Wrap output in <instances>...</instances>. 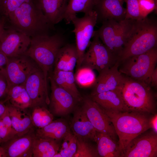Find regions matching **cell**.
Returning <instances> with one entry per match:
<instances>
[{"mask_svg": "<svg viewBox=\"0 0 157 157\" xmlns=\"http://www.w3.org/2000/svg\"><path fill=\"white\" fill-rule=\"evenodd\" d=\"M8 28L20 32L31 38L50 35L54 26L49 22L35 0H28L10 13L6 17Z\"/></svg>", "mask_w": 157, "mask_h": 157, "instance_id": "6da1fadb", "label": "cell"}, {"mask_svg": "<svg viewBox=\"0 0 157 157\" xmlns=\"http://www.w3.org/2000/svg\"><path fill=\"white\" fill-rule=\"evenodd\" d=\"M102 109L109 117L119 138L118 144L121 153L133 139L151 128L150 117L148 114L132 111H111Z\"/></svg>", "mask_w": 157, "mask_h": 157, "instance_id": "7a4b0ae2", "label": "cell"}, {"mask_svg": "<svg viewBox=\"0 0 157 157\" xmlns=\"http://www.w3.org/2000/svg\"><path fill=\"white\" fill-rule=\"evenodd\" d=\"M157 47V21L146 17L137 20L134 29L117 58L119 63Z\"/></svg>", "mask_w": 157, "mask_h": 157, "instance_id": "3957f363", "label": "cell"}, {"mask_svg": "<svg viewBox=\"0 0 157 157\" xmlns=\"http://www.w3.org/2000/svg\"><path fill=\"white\" fill-rule=\"evenodd\" d=\"M66 43L65 36L60 32L34 37L31 38L30 45L24 54L37 63L47 81L58 51Z\"/></svg>", "mask_w": 157, "mask_h": 157, "instance_id": "277c9868", "label": "cell"}, {"mask_svg": "<svg viewBox=\"0 0 157 157\" xmlns=\"http://www.w3.org/2000/svg\"><path fill=\"white\" fill-rule=\"evenodd\" d=\"M126 106L131 111L147 114L154 113L155 97L151 86L147 83L125 76L121 91Z\"/></svg>", "mask_w": 157, "mask_h": 157, "instance_id": "5b68a950", "label": "cell"}, {"mask_svg": "<svg viewBox=\"0 0 157 157\" xmlns=\"http://www.w3.org/2000/svg\"><path fill=\"white\" fill-rule=\"evenodd\" d=\"M137 20L125 19L118 22L107 20L102 22L101 27L94 33L117 58L132 33Z\"/></svg>", "mask_w": 157, "mask_h": 157, "instance_id": "8992f818", "label": "cell"}, {"mask_svg": "<svg viewBox=\"0 0 157 157\" xmlns=\"http://www.w3.org/2000/svg\"><path fill=\"white\" fill-rule=\"evenodd\" d=\"M157 62V47L129 58L120 63L119 72L131 78L150 85L151 75Z\"/></svg>", "mask_w": 157, "mask_h": 157, "instance_id": "52a82bcc", "label": "cell"}, {"mask_svg": "<svg viewBox=\"0 0 157 157\" xmlns=\"http://www.w3.org/2000/svg\"><path fill=\"white\" fill-rule=\"evenodd\" d=\"M92 38L93 40L85 53L80 67H88L99 73L113 66L117 58L94 33Z\"/></svg>", "mask_w": 157, "mask_h": 157, "instance_id": "ba28073f", "label": "cell"}, {"mask_svg": "<svg viewBox=\"0 0 157 157\" xmlns=\"http://www.w3.org/2000/svg\"><path fill=\"white\" fill-rule=\"evenodd\" d=\"M84 14L83 17L80 18L74 16L71 21L74 26L72 32L75 35L78 53L76 70L81 66L85 50L90 43L94 26L97 23V15L94 10Z\"/></svg>", "mask_w": 157, "mask_h": 157, "instance_id": "9c48e42d", "label": "cell"}, {"mask_svg": "<svg viewBox=\"0 0 157 157\" xmlns=\"http://www.w3.org/2000/svg\"><path fill=\"white\" fill-rule=\"evenodd\" d=\"M28 56L24 54L9 58L5 68L8 88L24 85L29 76L40 68Z\"/></svg>", "mask_w": 157, "mask_h": 157, "instance_id": "30bf717a", "label": "cell"}, {"mask_svg": "<svg viewBox=\"0 0 157 157\" xmlns=\"http://www.w3.org/2000/svg\"><path fill=\"white\" fill-rule=\"evenodd\" d=\"M81 101V107L97 132L107 134L116 140L117 135L113 126L102 108L90 97Z\"/></svg>", "mask_w": 157, "mask_h": 157, "instance_id": "8fae6325", "label": "cell"}, {"mask_svg": "<svg viewBox=\"0 0 157 157\" xmlns=\"http://www.w3.org/2000/svg\"><path fill=\"white\" fill-rule=\"evenodd\" d=\"M146 131L133 139L121 152L120 157H157V134L153 131Z\"/></svg>", "mask_w": 157, "mask_h": 157, "instance_id": "7c38bea8", "label": "cell"}, {"mask_svg": "<svg viewBox=\"0 0 157 157\" xmlns=\"http://www.w3.org/2000/svg\"><path fill=\"white\" fill-rule=\"evenodd\" d=\"M31 41V38L20 32L5 28L0 37V51L9 58L24 55Z\"/></svg>", "mask_w": 157, "mask_h": 157, "instance_id": "4fadbf2b", "label": "cell"}, {"mask_svg": "<svg viewBox=\"0 0 157 157\" xmlns=\"http://www.w3.org/2000/svg\"><path fill=\"white\" fill-rule=\"evenodd\" d=\"M47 81L39 68L31 74L24 84L30 98L31 108L37 106L47 107L50 103Z\"/></svg>", "mask_w": 157, "mask_h": 157, "instance_id": "5bb4252c", "label": "cell"}, {"mask_svg": "<svg viewBox=\"0 0 157 157\" xmlns=\"http://www.w3.org/2000/svg\"><path fill=\"white\" fill-rule=\"evenodd\" d=\"M50 82L51 93L50 98V110L53 115H67L74 109L78 102L70 93L58 86L51 76Z\"/></svg>", "mask_w": 157, "mask_h": 157, "instance_id": "9a60e30c", "label": "cell"}, {"mask_svg": "<svg viewBox=\"0 0 157 157\" xmlns=\"http://www.w3.org/2000/svg\"><path fill=\"white\" fill-rule=\"evenodd\" d=\"M119 64L117 61L112 67L99 73L90 95L109 91H121L125 76L119 70Z\"/></svg>", "mask_w": 157, "mask_h": 157, "instance_id": "2e32d148", "label": "cell"}, {"mask_svg": "<svg viewBox=\"0 0 157 157\" xmlns=\"http://www.w3.org/2000/svg\"><path fill=\"white\" fill-rule=\"evenodd\" d=\"M36 137L33 129L21 136H17L1 145L6 157H33V148Z\"/></svg>", "mask_w": 157, "mask_h": 157, "instance_id": "e0dca14e", "label": "cell"}, {"mask_svg": "<svg viewBox=\"0 0 157 157\" xmlns=\"http://www.w3.org/2000/svg\"><path fill=\"white\" fill-rule=\"evenodd\" d=\"M124 2V0H96L93 10L97 14V22L108 20L119 22L125 19Z\"/></svg>", "mask_w": 157, "mask_h": 157, "instance_id": "ac0fdd59", "label": "cell"}, {"mask_svg": "<svg viewBox=\"0 0 157 157\" xmlns=\"http://www.w3.org/2000/svg\"><path fill=\"white\" fill-rule=\"evenodd\" d=\"M71 124L76 136L96 142L97 132L81 107L75 108Z\"/></svg>", "mask_w": 157, "mask_h": 157, "instance_id": "d6986e66", "label": "cell"}, {"mask_svg": "<svg viewBox=\"0 0 157 157\" xmlns=\"http://www.w3.org/2000/svg\"><path fill=\"white\" fill-rule=\"evenodd\" d=\"M90 97L105 110L119 112L131 111L124 102L121 91H109L90 95Z\"/></svg>", "mask_w": 157, "mask_h": 157, "instance_id": "ffe728a7", "label": "cell"}, {"mask_svg": "<svg viewBox=\"0 0 157 157\" xmlns=\"http://www.w3.org/2000/svg\"><path fill=\"white\" fill-rule=\"evenodd\" d=\"M47 19L52 25L64 19L68 0H35Z\"/></svg>", "mask_w": 157, "mask_h": 157, "instance_id": "44dd1931", "label": "cell"}, {"mask_svg": "<svg viewBox=\"0 0 157 157\" xmlns=\"http://www.w3.org/2000/svg\"><path fill=\"white\" fill-rule=\"evenodd\" d=\"M77 60L78 53L76 44L66 43L57 53L54 70L73 72Z\"/></svg>", "mask_w": 157, "mask_h": 157, "instance_id": "7402d4cb", "label": "cell"}, {"mask_svg": "<svg viewBox=\"0 0 157 157\" xmlns=\"http://www.w3.org/2000/svg\"><path fill=\"white\" fill-rule=\"evenodd\" d=\"M8 112L13 126L17 136L25 134L33 129L31 115L23 109L7 105Z\"/></svg>", "mask_w": 157, "mask_h": 157, "instance_id": "603a6c76", "label": "cell"}, {"mask_svg": "<svg viewBox=\"0 0 157 157\" xmlns=\"http://www.w3.org/2000/svg\"><path fill=\"white\" fill-rule=\"evenodd\" d=\"M70 131L66 122L57 120L53 121L43 127L37 128L35 134L37 137L59 142Z\"/></svg>", "mask_w": 157, "mask_h": 157, "instance_id": "cb8c5ba5", "label": "cell"}, {"mask_svg": "<svg viewBox=\"0 0 157 157\" xmlns=\"http://www.w3.org/2000/svg\"><path fill=\"white\" fill-rule=\"evenodd\" d=\"M51 76L58 86L70 93L78 102L81 101L83 98L76 87L73 72L54 70Z\"/></svg>", "mask_w": 157, "mask_h": 157, "instance_id": "d4e9b609", "label": "cell"}, {"mask_svg": "<svg viewBox=\"0 0 157 157\" xmlns=\"http://www.w3.org/2000/svg\"><path fill=\"white\" fill-rule=\"evenodd\" d=\"M10 105L19 108H31V100L24 85H19L10 87L4 101Z\"/></svg>", "mask_w": 157, "mask_h": 157, "instance_id": "484cf974", "label": "cell"}, {"mask_svg": "<svg viewBox=\"0 0 157 157\" xmlns=\"http://www.w3.org/2000/svg\"><path fill=\"white\" fill-rule=\"evenodd\" d=\"M97 150L99 156L120 157L118 143L110 136L97 132Z\"/></svg>", "mask_w": 157, "mask_h": 157, "instance_id": "4316f807", "label": "cell"}, {"mask_svg": "<svg viewBox=\"0 0 157 157\" xmlns=\"http://www.w3.org/2000/svg\"><path fill=\"white\" fill-rule=\"evenodd\" d=\"M60 147L59 142L36 136L33 144V157H53L58 152Z\"/></svg>", "mask_w": 157, "mask_h": 157, "instance_id": "83f0119b", "label": "cell"}, {"mask_svg": "<svg viewBox=\"0 0 157 157\" xmlns=\"http://www.w3.org/2000/svg\"><path fill=\"white\" fill-rule=\"evenodd\" d=\"M96 0H68L64 19L66 24L71 22L72 19L77 13L84 14L93 10Z\"/></svg>", "mask_w": 157, "mask_h": 157, "instance_id": "f1b7e54d", "label": "cell"}, {"mask_svg": "<svg viewBox=\"0 0 157 157\" xmlns=\"http://www.w3.org/2000/svg\"><path fill=\"white\" fill-rule=\"evenodd\" d=\"M32 108L31 121L33 126L37 129L43 127L53 121V115L46 107L37 106Z\"/></svg>", "mask_w": 157, "mask_h": 157, "instance_id": "f546056e", "label": "cell"}, {"mask_svg": "<svg viewBox=\"0 0 157 157\" xmlns=\"http://www.w3.org/2000/svg\"><path fill=\"white\" fill-rule=\"evenodd\" d=\"M74 76L75 82L80 88H83L93 86L97 78L93 70L84 67H81L76 70Z\"/></svg>", "mask_w": 157, "mask_h": 157, "instance_id": "4dcf8cb0", "label": "cell"}, {"mask_svg": "<svg viewBox=\"0 0 157 157\" xmlns=\"http://www.w3.org/2000/svg\"><path fill=\"white\" fill-rule=\"evenodd\" d=\"M17 136V133L12 125L7 105L6 110L0 118V141L4 143Z\"/></svg>", "mask_w": 157, "mask_h": 157, "instance_id": "1f68e13d", "label": "cell"}, {"mask_svg": "<svg viewBox=\"0 0 157 157\" xmlns=\"http://www.w3.org/2000/svg\"><path fill=\"white\" fill-rule=\"evenodd\" d=\"M76 137L77 149L74 157L99 156L97 149L90 144L89 142V140L76 136Z\"/></svg>", "mask_w": 157, "mask_h": 157, "instance_id": "d6a6232c", "label": "cell"}, {"mask_svg": "<svg viewBox=\"0 0 157 157\" xmlns=\"http://www.w3.org/2000/svg\"><path fill=\"white\" fill-rule=\"evenodd\" d=\"M59 154L61 157H74L77 149L76 136L69 131L63 139Z\"/></svg>", "mask_w": 157, "mask_h": 157, "instance_id": "836d02e7", "label": "cell"}, {"mask_svg": "<svg viewBox=\"0 0 157 157\" xmlns=\"http://www.w3.org/2000/svg\"><path fill=\"white\" fill-rule=\"evenodd\" d=\"M124 1L126 4L125 19L139 20L143 19L140 14L138 0H124Z\"/></svg>", "mask_w": 157, "mask_h": 157, "instance_id": "e575fe53", "label": "cell"}, {"mask_svg": "<svg viewBox=\"0 0 157 157\" xmlns=\"http://www.w3.org/2000/svg\"><path fill=\"white\" fill-rule=\"evenodd\" d=\"M28 0H0V13L6 18L8 15Z\"/></svg>", "mask_w": 157, "mask_h": 157, "instance_id": "d590c367", "label": "cell"}, {"mask_svg": "<svg viewBox=\"0 0 157 157\" xmlns=\"http://www.w3.org/2000/svg\"><path fill=\"white\" fill-rule=\"evenodd\" d=\"M140 14L144 18L154 10L157 11L156 0H138Z\"/></svg>", "mask_w": 157, "mask_h": 157, "instance_id": "8d00e7d4", "label": "cell"}, {"mask_svg": "<svg viewBox=\"0 0 157 157\" xmlns=\"http://www.w3.org/2000/svg\"><path fill=\"white\" fill-rule=\"evenodd\" d=\"M8 90L7 82L0 79V99L6 96Z\"/></svg>", "mask_w": 157, "mask_h": 157, "instance_id": "74e56055", "label": "cell"}, {"mask_svg": "<svg viewBox=\"0 0 157 157\" xmlns=\"http://www.w3.org/2000/svg\"><path fill=\"white\" fill-rule=\"evenodd\" d=\"M151 86L156 87L157 85V68L156 67L152 72L150 79Z\"/></svg>", "mask_w": 157, "mask_h": 157, "instance_id": "f35d334b", "label": "cell"}, {"mask_svg": "<svg viewBox=\"0 0 157 157\" xmlns=\"http://www.w3.org/2000/svg\"><path fill=\"white\" fill-rule=\"evenodd\" d=\"M150 124L151 128L155 133H157V115L155 114L150 117Z\"/></svg>", "mask_w": 157, "mask_h": 157, "instance_id": "ab89813d", "label": "cell"}, {"mask_svg": "<svg viewBox=\"0 0 157 157\" xmlns=\"http://www.w3.org/2000/svg\"><path fill=\"white\" fill-rule=\"evenodd\" d=\"M9 58L3 53L0 51V67L4 68L8 62Z\"/></svg>", "mask_w": 157, "mask_h": 157, "instance_id": "60d3db41", "label": "cell"}, {"mask_svg": "<svg viewBox=\"0 0 157 157\" xmlns=\"http://www.w3.org/2000/svg\"><path fill=\"white\" fill-rule=\"evenodd\" d=\"M5 101H0V118L5 113L7 108V105H5Z\"/></svg>", "mask_w": 157, "mask_h": 157, "instance_id": "b9f144b4", "label": "cell"}, {"mask_svg": "<svg viewBox=\"0 0 157 157\" xmlns=\"http://www.w3.org/2000/svg\"><path fill=\"white\" fill-rule=\"evenodd\" d=\"M0 79H3L7 82L5 68L0 67Z\"/></svg>", "mask_w": 157, "mask_h": 157, "instance_id": "7bdbcfd3", "label": "cell"}, {"mask_svg": "<svg viewBox=\"0 0 157 157\" xmlns=\"http://www.w3.org/2000/svg\"><path fill=\"white\" fill-rule=\"evenodd\" d=\"M1 143L0 141V157H6L5 152L1 146Z\"/></svg>", "mask_w": 157, "mask_h": 157, "instance_id": "ee69618b", "label": "cell"}, {"mask_svg": "<svg viewBox=\"0 0 157 157\" xmlns=\"http://www.w3.org/2000/svg\"><path fill=\"white\" fill-rule=\"evenodd\" d=\"M0 36H1V34H0Z\"/></svg>", "mask_w": 157, "mask_h": 157, "instance_id": "f6af8a7d", "label": "cell"}, {"mask_svg": "<svg viewBox=\"0 0 157 157\" xmlns=\"http://www.w3.org/2000/svg\"><path fill=\"white\" fill-rule=\"evenodd\" d=\"M1 19H0V20Z\"/></svg>", "mask_w": 157, "mask_h": 157, "instance_id": "bcb514c9", "label": "cell"}]
</instances>
